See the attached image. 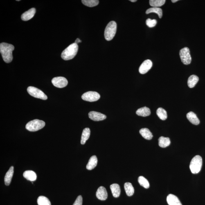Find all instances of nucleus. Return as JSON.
<instances>
[{"mask_svg": "<svg viewBox=\"0 0 205 205\" xmlns=\"http://www.w3.org/2000/svg\"><path fill=\"white\" fill-rule=\"evenodd\" d=\"M15 49L13 45L6 43H2L0 44V52L3 60L7 63L12 62L13 57L12 52Z\"/></svg>", "mask_w": 205, "mask_h": 205, "instance_id": "obj_1", "label": "nucleus"}, {"mask_svg": "<svg viewBox=\"0 0 205 205\" xmlns=\"http://www.w3.org/2000/svg\"><path fill=\"white\" fill-rule=\"evenodd\" d=\"M78 46L76 43L70 45L61 54V57L64 60H68L73 59L78 53Z\"/></svg>", "mask_w": 205, "mask_h": 205, "instance_id": "obj_2", "label": "nucleus"}, {"mask_svg": "<svg viewBox=\"0 0 205 205\" xmlns=\"http://www.w3.org/2000/svg\"><path fill=\"white\" fill-rule=\"evenodd\" d=\"M117 30V24L114 21H111L107 25L105 30L104 35L107 41L112 40L116 35Z\"/></svg>", "mask_w": 205, "mask_h": 205, "instance_id": "obj_3", "label": "nucleus"}, {"mask_svg": "<svg viewBox=\"0 0 205 205\" xmlns=\"http://www.w3.org/2000/svg\"><path fill=\"white\" fill-rule=\"evenodd\" d=\"M202 160L199 155H196L193 158L191 161L190 168L192 173H198L202 168Z\"/></svg>", "mask_w": 205, "mask_h": 205, "instance_id": "obj_4", "label": "nucleus"}, {"mask_svg": "<svg viewBox=\"0 0 205 205\" xmlns=\"http://www.w3.org/2000/svg\"><path fill=\"white\" fill-rule=\"evenodd\" d=\"M45 125V123L43 120L35 119L29 122L26 126V128L30 132H36L43 129Z\"/></svg>", "mask_w": 205, "mask_h": 205, "instance_id": "obj_5", "label": "nucleus"}, {"mask_svg": "<svg viewBox=\"0 0 205 205\" xmlns=\"http://www.w3.org/2000/svg\"><path fill=\"white\" fill-rule=\"evenodd\" d=\"M27 91L29 93L34 97L41 99L46 100L48 97L43 91L37 88L30 86L27 89Z\"/></svg>", "mask_w": 205, "mask_h": 205, "instance_id": "obj_6", "label": "nucleus"}, {"mask_svg": "<svg viewBox=\"0 0 205 205\" xmlns=\"http://www.w3.org/2000/svg\"><path fill=\"white\" fill-rule=\"evenodd\" d=\"M180 56L181 62L186 65L190 64L191 62L192 57L190 54L189 49L188 47H185L180 51Z\"/></svg>", "mask_w": 205, "mask_h": 205, "instance_id": "obj_7", "label": "nucleus"}, {"mask_svg": "<svg viewBox=\"0 0 205 205\" xmlns=\"http://www.w3.org/2000/svg\"><path fill=\"white\" fill-rule=\"evenodd\" d=\"M82 100L86 101L94 102L98 100L100 98V95L96 92L89 91L84 93L82 96Z\"/></svg>", "mask_w": 205, "mask_h": 205, "instance_id": "obj_8", "label": "nucleus"}, {"mask_svg": "<svg viewBox=\"0 0 205 205\" xmlns=\"http://www.w3.org/2000/svg\"><path fill=\"white\" fill-rule=\"evenodd\" d=\"M52 83L55 87L62 88L66 87L68 82L67 80L64 77H57L52 79Z\"/></svg>", "mask_w": 205, "mask_h": 205, "instance_id": "obj_9", "label": "nucleus"}, {"mask_svg": "<svg viewBox=\"0 0 205 205\" xmlns=\"http://www.w3.org/2000/svg\"><path fill=\"white\" fill-rule=\"evenodd\" d=\"M152 66V62L149 59L144 61L139 68V73L141 74H145L151 69Z\"/></svg>", "mask_w": 205, "mask_h": 205, "instance_id": "obj_10", "label": "nucleus"}, {"mask_svg": "<svg viewBox=\"0 0 205 205\" xmlns=\"http://www.w3.org/2000/svg\"><path fill=\"white\" fill-rule=\"evenodd\" d=\"M89 117L91 120L95 121H101L107 118L105 114L96 111H91L89 113Z\"/></svg>", "mask_w": 205, "mask_h": 205, "instance_id": "obj_11", "label": "nucleus"}, {"mask_svg": "<svg viewBox=\"0 0 205 205\" xmlns=\"http://www.w3.org/2000/svg\"><path fill=\"white\" fill-rule=\"evenodd\" d=\"M96 197L97 198L102 201H105L108 197V193L106 188L103 187H100L96 192Z\"/></svg>", "mask_w": 205, "mask_h": 205, "instance_id": "obj_12", "label": "nucleus"}, {"mask_svg": "<svg viewBox=\"0 0 205 205\" xmlns=\"http://www.w3.org/2000/svg\"><path fill=\"white\" fill-rule=\"evenodd\" d=\"M36 10L35 8H32L23 13L21 15V18L22 20L27 21L32 18L35 13Z\"/></svg>", "mask_w": 205, "mask_h": 205, "instance_id": "obj_13", "label": "nucleus"}, {"mask_svg": "<svg viewBox=\"0 0 205 205\" xmlns=\"http://www.w3.org/2000/svg\"><path fill=\"white\" fill-rule=\"evenodd\" d=\"M166 199L169 205H182L178 198L172 194L169 195Z\"/></svg>", "mask_w": 205, "mask_h": 205, "instance_id": "obj_14", "label": "nucleus"}, {"mask_svg": "<svg viewBox=\"0 0 205 205\" xmlns=\"http://www.w3.org/2000/svg\"><path fill=\"white\" fill-rule=\"evenodd\" d=\"M14 174L13 166L10 167L9 170L7 172L4 177V182L7 186H9L11 182L13 176Z\"/></svg>", "mask_w": 205, "mask_h": 205, "instance_id": "obj_15", "label": "nucleus"}, {"mask_svg": "<svg viewBox=\"0 0 205 205\" xmlns=\"http://www.w3.org/2000/svg\"><path fill=\"white\" fill-rule=\"evenodd\" d=\"M187 117L191 123L194 125H198L200 123V121H199V118H197V115L195 113L192 111L188 113L187 114Z\"/></svg>", "mask_w": 205, "mask_h": 205, "instance_id": "obj_16", "label": "nucleus"}, {"mask_svg": "<svg viewBox=\"0 0 205 205\" xmlns=\"http://www.w3.org/2000/svg\"><path fill=\"white\" fill-rule=\"evenodd\" d=\"M23 176L28 181H33L37 179V175L35 172L32 171H26L23 174Z\"/></svg>", "mask_w": 205, "mask_h": 205, "instance_id": "obj_17", "label": "nucleus"}, {"mask_svg": "<svg viewBox=\"0 0 205 205\" xmlns=\"http://www.w3.org/2000/svg\"><path fill=\"white\" fill-rule=\"evenodd\" d=\"M97 159L96 156L93 155L91 156L86 166V168L89 170H93L97 166Z\"/></svg>", "mask_w": 205, "mask_h": 205, "instance_id": "obj_18", "label": "nucleus"}, {"mask_svg": "<svg viewBox=\"0 0 205 205\" xmlns=\"http://www.w3.org/2000/svg\"><path fill=\"white\" fill-rule=\"evenodd\" d=\"M110 188L113 197H119L121 190L119 185L116 183H114L111 185Z\"/></svg>", "mask_w": 205, "mask_h": 205, "instance_id": "obj_19", "label": "nucleus"}, {"mask_svg": "<svg viewBox=\"0 0 205 205\" xmlns=\"http://www.w3.org/2000/svg\"><path fill=\"white\" fill-rule=\"evenodd\" d=\"M91 134L90 129L88 128H86L83 129L82 132L81 139V143L82 145L85 144L86 141L89 139L90 136Z\"/></svg>", "mask_w": 205, "mask_h": 205, "instance_id": "obj_20", "label": "nucleus"}, {"mask_svg": "<svg viewBox=\"0 0 205 205\" xmlns=\"http://www.w3.org/2000/svg\"><path fill=\"white\" fill-rule=\"evenodd\" d=\"M136 113L139 116L147 117L150 114L151 111L149 108L144 107L138 109L136 111Z\"/></svg>", "mask_w": 205, "mask_h": 205, "instance_id": "obj_21", "label": "nucleus"}, {"mask_svg": "<svg viewBox=\"0 0 205 205\" xmlns=\"http://www.w3.org/2000/svg\"><path fill=\"white\" fill-rule=\"evenodd\" d=\"M139 133L144 138L147 140L151 139L153 136L152 133L148 129H140Z\"/></svg>", "mask_w": 205, "mask_h": 205, "instance_id": "obj_22", "label": "nucleus"}, {"mask_svg": "<svg viewBox=\"0 0 205 205\" xmlns=\"http://www.w3.org/2000/svg\"><path fill=\"white\" fill-rule=\"evenodd\" d=\"M171 141L170 138L161 136L159 139V145L162 148H165L170 145Z\"/></svg>", "mask_w": 205, "mask_h": 205, "instance_id": "obj_23", "label": "nucleus"}, {"mask_svg": "<svg viewBox=\"0 0 205 205\" xmlns=\"http://www.w3.org/2000/svg\"><path fill=\"white\" fill-rule=\"evenodd\" d=\"M199 81L198 77L195 75H192L189 77L188 80V85L190 88H193Z\"/></svg>", "mask_w": 205, "mask_h": 205, "instance_id": "obj_24", "label": "nucleus"}, {"mask_svg": "<svg viewBox=\"0 0 205 205\" xmlns=\"http://www.w3.org/2000/svg\"><path fill=\"white\" fill-rule=\"evenodd\" d=\"M124 189L126 193L129 197H131L134 193V189L132 183L126 182L124 184Z\"/></svg>", "mask_w": 205, "mask_h": 205, "instance_id": "obj_25", "label": "nucleus"}, {"mask_svg": "<svg viewBox=\"0 0 205 205\" xmlns=\"http://www.w3.org/2000/svg\"><path fill=\"white\" fill-rule=\"evenodd\" d=\"M156 114L157 116L161 119L163 120H165L167 118V114L166 110L161 108H160L156 111Z\"/></svg>", "mask_w": 205, "mask_h": 205, "instance_id": "obj_26", "label": "nucleus"}, {"mask_svg": "<svg viewBox=\"0 0 205 205\" xmlns=\"http://www.w3.org/2000/svg\"><path fill=\"white\" fill-rule=\"evenodd\" d=\"M151 13H155L158 14L160 18H161L163 15L162 10L161 8H153L148 9L146 11V13L148 14Z\"/></svg>", "mask_w": 205, "mask_h": 205, "instance_id": "obj_27", "label": "nucleus"}, {"mask_svg": "<svg viewBox=\"0 0 205 205\" xmlns=\"http://www.w3.org/2000/svg\"><path fill=\"white\" fill-rule=\"evenodd\" d=\"M37 203L39 205H51L49 199L44 196H40L38 198Z\"/></svg>", "mask_w": 205, "mask_h": 205, "instance_id": "obj_28", "label": "nucleus"}, {"mask_svg": "<svg viewBox=\"0 0 205 205\" xmlns=\"http://www.w3.org/2000/svg\"><path fill=\"white\" fill-rule=\"evenodd\" d=\"M81 1L84 5L90 8L97 6L99 3L98 0H82Z\"/></svg>", "mask_w": 205, "mask_h": 205, "instance_id": "obj_29", "label": "nucleus"}, {"mask_svg": "<svg viewBox=\"0 0 205 205\" xmlns=\"http://www.w3.org/2000/svg\"><path fill=\"white\" fill-rule=\"evenodd\" d=\"M166 2L165 0H150L149 3L151 6L153 8H158L162 6Z\"/></svg>", "mask_w": 205, "mask_h": 205, "instance_id": "obj_30", "label": "nucleus"}, {"mask_svg": "<svg viewBox=\"0 0 205 205\" xmlns=\"http://www.w3.org/2000/svg\"><path fill=\"white\" fill-rule=\"evenodd\" d=\"M138 182L141 186L145 188H148L150 187L149 182L147 179L143 176H140L138 179Z\"/></svg>", "mask_w": 205, "mask_h": 205, "instance_id": "obj_31", "label": "nucleus"}, {"mask_svg": "<svg viewBox=\"0 0 205 205\" xmlns=\"http://www.w3.org/2000/svg\"><path fill=\"white\" fill-rule=\"evenodd\" d=\"M157 21L155 19H151L149 18L147 19L146 24L149 28H153L156 26Z\"/></svg>", "mask_w": 205, "mask_h": 205, "instance_id": "obj_32", "label": "nucleus"}, {"mask_svg": "<svg viewBox=\"0 0 205 205\" xmlns=\"http://www.w3.org/2000/svg\"><path fill=\"white\" fill-rule=\"evenodd\" d=\"M82 198L81 196H79L73 205H82Z\"/></svg>", "mask_w": 205, "mask_h": 205, "instance_id": "obj_33", "label": "nucleus"}, {"mask_svg": "<svg viewBox=\"0 0 205 205\" xmlns=\"http://www.w3.org/2000/svg\"><path fill=\"white\" fill-rule=\"evenodd\" d=\"M81 42V41L80 39L78 38L76 39V40H75V43H76V44H79V43Z\"/></svg>", "mask_w": 205, "mask_h": 205, "instance_id": "obj_34", "label": "nucleus"}, {"mask_svg": "<svg viewBox=\"0 0 205 205\" xmlns=\"http://www.w3.org/2000/svg\"><path fill=\"white\" fill-rule=\"evenodd\" d=\"M178 1V0H172L171 1L172 3H175L176 2H177Z\"/></svg>", "mask_w": 205, "mask_h": 205, "instance_id": "obj_35", "label": "nucleus"}, {"mask_svg": "<svg viewBox=\"0 0 205 205\" xmlns=\"http://www.w3.org/2000/svg\"><path fill=\"white\" fill-rule=\"evenodd\" d=\"M130 1L132 2H136V0H130Z\"/></svg>", "mask_w": 205, "mask_h": 205, "instance_id": "obj_36", "label": "nucleus"}]
</instances>
